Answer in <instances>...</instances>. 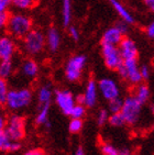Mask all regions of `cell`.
I'll list each match as a JSON object with an SVG mask.
<instances>
[{
    "label": "cell",
    "mask_w": 154,
    "mask_h": 155,
    "mask_svg": "<svg viewBox=\"0 0 154 155\" xmlns=\"http://www.w3.org/2000/svg\"><path fill=\"white\" fill-rule=\"evenodd\" d=\"M7 31L13 39H23L33 29L32 20L24 13H13L9 15L7 22Z\"/></svg>",
    "instance_id": "obj_1"
},
{
    "label": "cell",
    "mask_w": 154,
    "mask_h": 155,
    "mask_svg": "<svg viewBox=\"0 0 154 155\" xmlns=\"http://www.w3.org/2000/svg\"><path fill=\"white\" fill-rule=\"evenodd\" d=\"M32 101V93L28 88L12 89L8 91L6 99L7 107L12 111H19L27 108Z\"/></svg>",
    "instance_id": "obj_2"
},
{
    "label": "cell",
    "mask_w": 154,
    "mask_h": 155,
    "mask_svg": "<svg viewBox=\"0 0 154 155\" xmlns=\"http://www.w3.org/2000/svg\"><path fill=\"white\" fill-rule=\"evenodd\" d=\"M22 40L23 50L28 55H38L45 48V34L38 29H32Z\"/></svg>",
    "instance_id": "obj_3"
},
{
    "label": "cell",
    "mask_w": 154,
    "mask_h": 155,
    "mask_svg": "<svg viewBox=\"0 0 154 155\" xmlns=\"http://www.w3.org/2000/svg\"><path fill=\"white\" fill-rule=\"evenodd\" d=\"M142 106L143 104L138 101L134 96H129L126 99H123L120 114L123 117L125 122L131 125L136 124L141 116Z\"/></svg>",
    "instance_id": "obj_4"
},
{
    "label": "cell",
    "mask_w": 154,
    "mask_h": 155,
    "mask_svg": "<svg viewBox=\"0 0 154 155\" xmlns=\"http://www.w3.org/2000/svg\"><path fill=\"white\" fill-rule=\"evenodd\" d=\"M86 62L87 58L85 55H74L68 60L65 66V76L68 81H77L82 77Z\"/></svg>",
    "instance_id": "obj_5"
},
{
    "label": "cell",
    "mask_w": 154,
    "mask_h": 155,
    "mask_svg": "<svg viewBox=\"0 0 154 155\" xmlns=\"http://www.w3.org/2000/svg\"><path fill=\"white\" fill-rule=\"evenodd\" d=\"M24 119L19 114H12L5 127V134L11 141H20L24 137Z\"/></svg>",
    "instance_id": "obj_6"
},
{
    "label": "cell",
    "mask_w": 154,
    "mask_h": 155,
    "mask_svg": "<svg viewBox=\"0 0 154 155\" xmlns=\"http://www.w3.org/2000/svg\"><path fill=\"white\" fill-rule=\"evenodd\" d=\"M101 54L104 57L105 65L112 71H116L123 62L118 46L116 45L101 44Z\"/></svg>",
    "instance_id": "obj_7"
},
{
    "label": "cell",
    "mask_w": 154,
    "mask_h": 155,
    "mask_svg": "<svg viewBox=\"0 0 154 155\" xmlns=\"http://www.w3.org/2000/svg\"><path fill=\"white\" fill-rule=\"evenodd\" d=\"M97 87L101 96L108 101L120 96V88L117 81H113L112 78H102L97 84Z\"/></svg>",
    "instance_id": "obj_8"
},
{
    "label": "cell",
    "mask_w": 154,
    "mask_h": 155,
    "mask_svg": "<svg viewBox=\"0 0 154 155\" xmlns=\"http://www.w3.org/2000/svg\"><path fill=\"white\" fill-rule=\"evenodd\" d=\"M55 102L63 114L69 116L75 106V97L69 90H57L55 93Z\"/></svg>",
    "instance_id": "obj_9"
},
{
    "label": "cell",
    "mask_w": 154,
    "mask_h": 155,
    "mask_svg": "<svg viewBox=\"0 0 154 155\" xmlns=\"http://www.w3.org/2000/svg\"><path fill=\"white\" fill-rule=\"evenodd\" d=\"M122 64L125 66L126 73H127L126 79L129 81V83L132 84V85H139L142 81V77L140 74V66L138 64L136 58L125 60L122 62Z\"/></svg>",
    "instance_id": "obj_10"
},
{
    "label": "cell",
    "mask_w": 154,
    "mask_h": 155,
    "mask_svg": "<svg viewBox=\"0 0 154 155\" xmlns=\"http://www.w3.org/2000/svg\"><path fill=\"white\" fill-rule=\"evenodd\" d=\"M118 48L122 56V60H132L138 57V46L136 42L130 38H125L118 44Z\"/></svg>",
    "instance_id": "obj_11"
},
{
    "label": "cell",
    "mask_w": 154,
    "mask_h": 155,
    "mask_svg": "<svg viewBox=\"0 0 154 155\" xmlns=\"http://www.w3.org/2000/svg\"><path fill=\"white\" fill-rule=\"evenodd\" d=\"M15 53V43L10 35H0V61L11 60Z\"/></svg>",
    "instance_id": "obj_12"
},
{
    "label": "cell",
    "mask_w": 154,
    "mask_h": 155,
    "mask_svg": "<svg viewBox=\"0 0 154 155\" xmlns=\"http://www.w3.org/2000/svg\"><path fill=\"white\" fill-rule=\"evenodd\" d=\"M123 36H125V34L115 25V27L107 29L104 32L102 38H101V44L116 45V46H118L120 41L123 39Z\"/></svg>",
    "instance_id": "obj_13"
},
{
    "label": "cell",
    "mask_w": 154,
    "mask_h": 155,
    "mask_svg": "<svg viewBox=\"0 0 154 155\" xmlns=\"http://www.w3.org/2000/svg\"><path fill=\"white\" fill-rule=\"evenodd\" d=\"M83 96L85 107H94L96 104L98 98V87L97 83L94 79H90L87 83L86 89H85V93L83 94Z\"/></svg>",
    "instance_id": "obj_14"
},
{
    "label": "cell",
    "mask_w": 154,
    "mask_h": 155,
    "mask_svg": "<svg viewBox=\"0 0 154 155\" xmlns=\"http://www.w3.org/2000/svg\"><path fill=\"white\" fill-rule=\"evenodd\" d=\"M45 44H48V48L50 51L56 52L61 45V34L59 30L55 28L49 29L46 35H45Z\"/></svg>",
    "instance_id": "obj_15"
},
{
    "label": "cell",
    "mask_w": 154,
    "mask_h": 155,
    "mask_svg": "<svg viewBox=\"0 0 154 155\" xmlns=\"http://www.w3.org/2000/svg\"><path fill=\"white\" fill-rule=\"evenodd\" d=\"M109 1H110V3H111V6L113 7V9H115L116 11H117V13L120 15V18L122 19V21L127 22L128 24L134 23V18L132 17V15L128 11L127 8H126L119 0H109Z\"/></svg>",
    "instance_id": "obj_16"
},
{
    "label": "cell",
    "mask_w": 154,
    "mask_h": 155,
    "mask_svg": "<svg viewBox=\"0 0 154 155\" xmlns=\"http://www.w3.org/2000/svg\"><path fill=\"white\" fill-rule=\"evenodd\" d=\"M21 71H22V74H23L25 77L34 78L38 76L40 68H38V63L34 60H27V61H24L23 64H22Z\"/></svg>",
    "instance_id": "obj_17"
},
{
    "label": "cell",
    "mask_w": 154,
    "mask_h": 155,
    "mask_svg": "<svg viewBox=\"0 0 154 155\" xmlns=\"http://www.w3.org/2000/svg\"><path fill=\"white\" fill-rule=\"evenodd\" d=\"M134 97L139 102H141L142 104H144L145 102H148V100L151 97V90L149 88L148 85L145 84H139V86L136 87V93H134Z\"/></svg>",
    "instance_id": "obj_18"
},
{
    "label": "cell",
    "mask_w": 154,
    "mask_h": 155,
    "mask_svg": "<svg viewBox=\"0 0 154 155\" xmlns=\"http://www.w3.org/2000/svg\"><path fill=\"white\" fill-rule=\"evenodd\" d=\"M62 18L63 24L68 27L72 21V1L71 0H62Z\"/></svg>",
    "instance_id": "obj_19"
},
{
    "label": "cell",
    "mask_w": 154,
    "mask_h": 155,
    "mask_svg": "<svg viewBox=\"0 0 154 155\" xmlns=\"http://www.w3.org/2000/svg\"><path fill=\"white\" fill-rule=\"evenodd\" d=\"M12 71H13V64L11 60L0 61V78L7 79L11 76Z\"/></svg>",
    "instance_id": "obj_20"
},
{
    "label": "cell",
    "mask_w": 154,
    "mask_h": 155,
    "mask_svg": "<svg viewBox=\"0 0 154 155\" xmlns=\"http://www.w3.org/2000/svg\"><path fill=\"white\" fill-rule=\"evenodd\" d=\"M52 90H51L50 86H43L38 90V101L41 104H50L51 99H52Z\"/></svg>",
    "instance_id": "obj_21"
},
{
    "label": "cell",
    "mask_w": 154,
    "mask_h": 155,
    "mask_svg": "<svg viewBox=\"0 0 154 155\" xmlns=\"http://www.w3.org/2000/svg\"><path fill=\"white\" fill-rule=\"evenodd\" d=\"M49 111H50V104H41V109L36 116V123L38 124H44L49 120Z\"/></svg>",
    "instance_id": "obj_22"
},
{
    "label": "cell",
    "mask_w": 154,
    "mask_h": 155,
    "mask_svg": "<svg viewBox=\"0 0 154 155\" xmlns=\"http://www.w3.org/2000/svg\"><path fill=\"white\" fill-rule=\"evenodd\" d=\"M12 5L20 10L31 9L36 5V0H12Z\"/></svg>",
    "instance_id": "obj_23"
},
{
    "label": "cell",
    "mask_w": 154,
    "mask_h": 155,
    "mask_svg": "<svg viewBox=\"0 0 154 155\" xmlns=\"http://www.w3.org/2000/svg\"><path fill=\"white\" fill-rule=\"evenodd\" d=\"M86 114V108L84 104H75V106L72 109L69 116L74 119H83V117Z\"/></svg>",
    "instance_id": "obj_24"
},
{
    "label": "cell",
    "mask_w": 154,
    "mask_h": 155,
    "mask_svg": "<svg viewBox=\"0 0 154 155\" xmlns=\"http://www.w3.org/2000/svg\"><path fill=\"white\" fill-rule=\"evenodd\" d=\"M8 91H9V88H8V84H7L6 79L0 78V106L6 104Z\"/></svg>",
    "instance_id": "obj_25"
},
{
    "label": "cell",
    "mask_w": 154,
    "mask_h": 155,
    "mask_svg": "<svg viewBox=\"0 0 154 155\" xmlns=\"http://www.w3.org/2000/svg\"><path fill=\"white\" fill-rule=\"evenodd\" d=\"M122 102H123V99H121L120 97H117V98L109 100V111L111 114L120 112L122 108Z\"/></svg>",
    "instance_id": "obj_26"
},
{
    "label": "cell",
    "mask_w": 154,
    "mask_h": 155,
    "mask_svg": "<svg viewBox=\"0 0 154 155\" xmlns=\"http://www.w3.org/2000/svg\"><path fill=\"white\" fill-rule=\"evenodd\" d=\"M108 121L111 125L113 127H122L123 124H126L125 119L120 112H117V114H112L111 116L108 118Z\"/></svg>",
    "instance_id": "obj_27"
},
{
    "label": "cell",
    "mask_w": 154,
    "mask_h": 155,
    "mask_svg": "<svg viewBox=\"0 0 154 155\" xmlns=\"http://www.w3.org/2000/svg\"><path fill=\"white\" fill-rule=\"evenodd\" d=\"M83 128V121L82 119H74L72 118L71 122H69V125H68V129L72 133H77L79 132Z\"/></svg>",
    "instance_id": "obj_28"
},
{
    "label": "cell",
    "mask_w": 154,
    "mask_h": 155,
    "mask_svg": "<svg viewBox=\"0 0 154 155\" xmlns=\"http://www.w3.org/2000/svg\"><path fill=\"white\" fill-rule=\"evenodd\" d=\"M10 142H11V140H9V137L5 134V132H0V151L8 152Z\"/></svg>",
    "instance_id": "obj_29"
},
{
    "label": "cell",
    "mask_w": 154,
    "mask_h": 155,
    "mask_svg": "<svg viewBox=\"0 0 154 155\" xmlns=\"http://www.w3.org/2000/svg\"><path fill=\"white\" fill-rule=\"evenodd\" d=\"M101 151L105 155H118L119 151L116 149L115 146L109 143H105L101 145Z\"/></svg>",
    "instance_id": "obj_30"
},
{
    "label": "cell",
    "mask_w": 154,
    "mask_h": 155,
    "mask_svg": "<svg viewBox=\"0 0 154 155\" xmlns=\"http://www.w3.org/2000/svg\"><path fill=\"white\" fill-rule=\"evenodd\" d=\"M108 118H109V114H108V111L102 109V110L99 111L97 117V122L99 125H104L105 123L108 121Z\"/></svg>",
    "instance_id": "obj_31"
},
{
    "label": "cell",
    "mask_w": 154,
    "mask_h": 155,
    "mask_svg": "<svg viewBox=\"0 0 154 155\" xmlns=\"http://www.w3.org/2000/svg\"><path fill=\"white\" fill-rule=\"evenodd\" d=\"M140 74H141V77H142V81H146L150 78L151 76V69L148 65H142L140 66Z\"/></svg>",
    "instance_id": "obj_32"
},
{
    "label": "cell",
    "mask_w": 154,
    "mask_h": 155,
    "mask_svg": "<svg viewBox=\"0 0 154 155\" xmlns=\"http://www.w3.org/2000/svg\"><path fill=\"white\" fill-rule=\"evenodd\" d=\"M8 18H9V15L7 12H0V31L6 28Z\"/></svg>",
    "instance_id": "obj_33"
},
{
    "label": "cell",
    "mask_w": 154,
    "mask_h": 155,
    "mask_svg": "<svg viewBox=\"0 0 154 155\" xmlns=\"http://www.w3.org/2000/svg\"><path fill=\"white\" fill-rule=\"evenodd\" d=\"M12 5V0H0V12H7Z\"/></svg>",
    "instance_id": "obj_34"
},
{
    "label": "cell",
    "mask_w": 154,
    "mask_h": 155,
    "mask_svg": "<svg viewBox=\"0 0 154 155\" xmlns=\"http://www.w3.org/2000/svg\"><path fill=\"white\" fill-rule=\"evenodd\" d=\"M68 31H69V35H71V38L74 41H78V39H79V32H78V30H77L76 27H69V29H68Z\"/></svg>",
    "instance_id": "obj_35"
},
{
    "label": "cell",
    "mask_w": 154,
    "mask_h": 155,
    "mask_svg": "<svg viewBox=\"0 0 154 155\" xmlns=\"http://www.w3.org/2000/svg\"><path fill=\"white\" fill-rule=\"evenodd\" d=\"M20 147H21V144L19 143V141H11L8 152H17V151L20 150Z\"/></svg>",
    "instance_id": "obj_36"
},
{
    "label": "cell",
    "mask_w": 154,
    "mask_h": 155,
    "mask_svg": "<svg viewBox=\"0 0 154 155\" xmlns=\"http://www.w3.org/2000/svg\"><path fill=\"white\" fill-rule=\"evenodd\" d=\"M116 27L118 28L119 30L121 31L123 34H126V33L128 32V23H127V22H125V21H121V22L117 23V24H116Z\"/></svg>",
    "instance_id": "obj_37"
},
{
    "label": "cell",
    "mask_w": 154,
    "mask_h": 155,
    "mask_svg": "<svg viewBox=\"0 0 154 155\" xmlns=\"http://www.w3.org/2000/svg\"><path fill=\"white\" fill-rule=\"evenodd\" d=\"M146 34H148V36L150 39H152V40L154 39V23L153 22L149 24L148 28H146Z\"/></svg>",
    "instance_id": "obj_38"
},
{
    "label": "cell",
    "mask_w": 154,
    "mask_h": 155,
    "mask_svg": "<svg viewBox=\"0 0 154 155\" xmlns=\"http://www.w3.org/2000/svg\"><path fill=\"white\" fill-rule=\"evenodd\" d=\"M24 155H45V153L42 151V150H38V149H33V150H30L28 151L27 153Z\"/></svg>",
    "instance_id": "obj_39"
},
{
    "label": "cell",
    "mask_w": 154,
    "mask_h": 155,
    "mask_svg": "<svg viewBox=\"0 0 154 155\" xmlns=\"http://www.w3.org/2000/svg\"><path fill=\"white\" fill-rule=\"evenodd\" d=\"M6 122H7V120L5 119V117L0 114V132H3L5 127H6Z\"/></svg>",
    "instance_id": "obj_40"
},
{
    "label": "cell",
    "mask_w": 154,
    "mask_h": 155,
    "mask_svg": "<svg viewBox=\"0 0 154 155\" xmlns=\"http://www.w3.org/2000/svg\"><path fill=\"white\" fill-rule=\"evenodd\" d=\"M144 3L150 10L154 9V0H144Z\"/></svg>",
    "instance_id": "obj_41"
},
{
    "label": "cell",
    "mask_w": 154,
    "mask_h": 155,
    "mask_svg": "<svg viewBox=\"0 0 154 155\" xmlns=\"http://www.w3.org/2000/svg\"><path fill=\"white\" fill-rule=\"evenodd\" d=\"M75 102L79 104H84V96L83 95H78L77 97H75Z\"/></svg>",
    "instance_id": "obj_42"
},
{
    "label": "cell",
    "mask_w": 154,
    "mask_h": 155,
    "mask_svg": "<svg viewBox=\"0 0 154 155\" xmlns=\"http://www.w3.org/2000/svg\"><path fill=\"white\" fill-rule=\"evenodd\" d=\"M74 155H84V150L82 149V147H78Z\"/></svg>",
    "instance_id": "obj_43"
},
{
    "label": "cell",
    "mask_w": 154,
    "mask_h": 155,
    "mask_svg": "<svg viewBox=\"0 0 154 155\" xmlns=\"http://www.w3.org/2000/svg\"><path fill=\"white\" fill-rule=\"evenodd\" d=\"M119 155H130L128 152H122V153H119Z\"/></svg>",
    "instance_id": "obj_44"
},
{
    "label": "cell",
    "mask_w": 154,
    "mask_h": 155,
    "mask_svg": "<svg viewBox=\"0 0 154 155\" xmlns=\"http://www.w3.org/2000/svg\"><path fill=\"white\" fill-rule=\"evenodd\" d=\"M119 153H120V152H119ZM118 155H119V154H118Z\"/></svg>",
    "instance_id": "obj_45"
}]
</instances>
